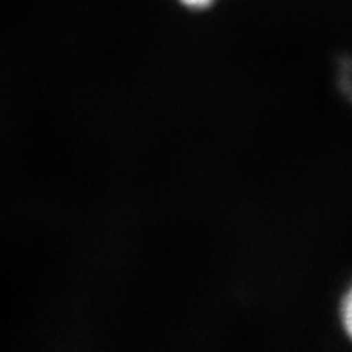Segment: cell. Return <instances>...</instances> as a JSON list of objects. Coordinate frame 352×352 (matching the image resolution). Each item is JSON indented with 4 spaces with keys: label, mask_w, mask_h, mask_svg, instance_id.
<instances>
[{
    "label": "cell",
    "mask_w": 352,
    "mask_h": 352,
    "mask_svg": "<svg viewBox=\"0 0 352 352\" xmlns=\"http://www.w3.org/2000/svg\"><path fill=\"white\" fill-rule=\"evenodd\" d=\"M343 324H345V329L352 338V289L345 298V304H343Z\"/></svg>",
    "instance_id": "obj_1"
},
{
    "label": "cell",
    "mask_w": 352,
    "mask_h": 352,
    "mask_svg": "<svg viewBox=\"0 0 352 352\" xmlns=\"http://www.w3.org/2000/svg\"><path fill=\"white\" fill-rule=\"evenodd\" d=\"M184 2L189 6H205V4H209L210 0H184Z\"/></svg>",
    "instance_id": "obj_2"
}]
</instances>
